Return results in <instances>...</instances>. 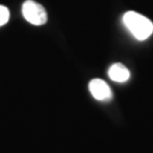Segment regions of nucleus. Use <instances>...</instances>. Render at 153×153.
I'll return each mask as SVG.
<instances>
[{"mask_svg": "<svg viewBox=\"0 0 153 153\" xmlns=\"http://www.w3.org/2000/svg\"><path fill=\"white\" fill-rule=\"evenodd\" d=\"M123 21L128 31L140 41H144L152 35V22L136 11H127L123 17Z\"/></svg>", "mask_w": 153, "mask_h": 153, "instance_id": "f257e3e1", "label": "nucleus"}, {"mask_svg": "<svg viewBox=\"0 0 153 153\" xmlns=\"http://www.w3.org/2000/svg\"><path fill=\"white\" fill-rule=\"evenodd\" d=\"M22 13L24 18L33 25H43L48 19L47 11L43 8V6L33 1V0H26L22 6Z\"/></svg>", "mask_w": 153, "mask_h": 153, "instance_id": "f03ea898", "label": "nucleus"}, {"mask_svg": "<svg viewBox=\"0 0 153 153\" xmlns=\"http://www.w3.org/2000/svg\"><path fill=\"white\" fill-rule=\"evenodd\" d=\"M90 92L93 95V98L99 101H108L112 98V92L110 90L109 85L102 79H92L88 84Z\"/></svg>", "mask_w": 153, "mask_h": 153, "instance_id": "7ed1b4c3", "label": "nucleus"}, {"mask_svg": "<svg viewBox=\"0 0 153 153\" xmlns=\"http://www.w3.org/2000/svg\"><path fill=\"white\" fill-rule=\"evenodd\" d=\"M108 75L114 82L125 83L129 79L131 73H129L128 68L126 66L117 62V64H114V65L110 66L109 71H108Z\"/></svg>", "mask_w": 153, "mask_h": 153, "instance_id": "20e7f679", "label": "nucleus"}, {"mask_svg": "<svg viewBox=\"0 0 153 153\" xmlns=\"http://www.w3.org/2000/svg\"><path fill=\"white\" fill-rule=\"evenodd\" d=\"M9 19V10L5 6L0 5V26L5 25Z\"/></svg>", "mask_w": 153, "mask_h": 153, "instance_id": "39448f33", "label": "nucleus"}]
</instances>
